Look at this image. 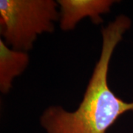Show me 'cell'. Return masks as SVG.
Returning <instances> with one entry per match:
<instances>
[{"mask_svg":"<svg viewBox=\"0 0 133 133\" xmlns=\"http://www.w3.org/2000/svg\"><path fill=\"white\" fill-rule=\"evenodd\" d=\"M131 26L125 15H119L101 30L102 49L83 100L76 111L61 107L44 110L40 122L48 133H107L119 117L133 112V102L120 98L110 90L107 76L110 59L117 44Z\"/></svg>","mask_w":133,"mask_h":133,"instance_id":"1","label":"cell"},{"mask_svg":"<svg viewBox=\"0 0 133 133\" xmlns=\"http://www.w3.org/2000/svg\"><path fill=\"white\" fill-rule=\"evenodd\" d=\"M52 0H1L0 33L12 49L28 52L38 35L54 31L60 16Z\"/></svg>","mask_w":133,"mask_h":133,"instance_id":"2","label":"cell"},{"mask_svg":"<svg viewBox=\"0 0 133 133\" xmlns=\"http://www.w3.org/2000/svg\"><path fill=\"white\" fill-rule=\"evenodd\" d=\"M114 0H58L60 5L59 22L63 30H71L85 17L98 24L103 22L101 15L110 11Z\"/></svg>","mask_w":133,"mask_h":133,"instance_id":"3","label":"cell"},{"mask_svg":"<svg viewBox=\"0 0 133 133\" xmlns=\"http://www.w3.org/2000/svg\"><path fill=\"white\" fill-rule=\"evenodd\" d=\"M27 52L10 49L2 38L0 39V90L6 94L12 87L16 77L25 70L29 64Z\"/></svg>","mask_w":133,"mask_h":133,"instance_id":"4","label":"cell"}]
</instances>
